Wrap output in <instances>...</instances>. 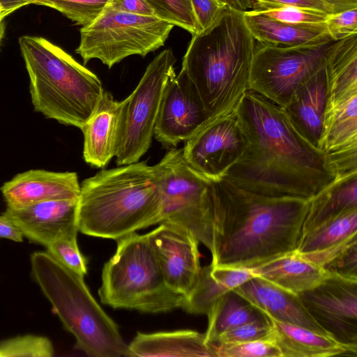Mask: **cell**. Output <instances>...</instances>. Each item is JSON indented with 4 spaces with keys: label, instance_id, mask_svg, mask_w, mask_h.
Here are the masks:
<instances>
[{
    "label": "cell",
    "instance_id": "cell-1",
    "mask_svg": "<svg viewBox=\"0 0 357 357\" xmlns=\"http://www.w3.org/2000/svg\"><path fill=\"white\" fill-rule=\"evenodd\" d=\"M236 110L245 148L222 178L257 194L305 199L337 180L323 152L284 107L248 89Z\"/></svg>",
    "mask_w": 357,
    "mask_h": 357
},
{
    "label": "cell",
    "instance_id": "cell-2",
    "mask_svg": "<svg viewBox=\"0 0 357 357\" xmlns=\"http://www.w3.org/2000/svg\"><path fill=\"white\" fill-rule=\"evenodd\" d=\"M213 266L253 268L296 250L312 199L270 197L210 181Z\"/></svg>",
    "mask_w": 357,
    "mask_h": 357
},
{
    "label": "cell",
    "instance_id": "cell-3",
    "mask_svg": "<svg viewBox=\"0 0 357 357\" xmlns=\"http://www.w3.org/2000/svg\"><path fill=\"white\" fill-rule=\"evenodd\" d=\"M158 175L146 161L102 169L80 184L77 226L84 234L118 241L159 224Z\"/></svg>",
    "mask_w": 357,
    "mask_h": 357
},
{
    "label": "cell",
    "instance_id": "cell-4",
    "mask_svg": "<svg viewBox=\"0 0 357 357\" xmlns=\"http://www.w3.org/2000/svg\"><path fill=\"white\" fill-rule=\"evenodd\" d=\"M255 43L243 12L226 7L208 29L192 35L181 71L208 118L235 108L249 89Z\"/></svg>",
    "mask_w": 357,
    "mask_h": 357
},
{
    "label": "cell",
    "instance_id": "cell-5",
    "mask_svg": "<svg viewBox=\"0 0 357 357\" xmlns=\"http://www.w3.org/2000/svg\"><path fill=\"white\" fill-rule=\"evenodd\" d=\"M19 44L34 110L82 130L105 91L100 79L44 38L24 36Z\"/></svg>",
    "mask_w": 357,
    "mask_h": 357
},
{
    "label": "cell",
    "instance_id": "cell-6",
    "mask_svg": "<svg viewBox=\"0 0 357 357\" xmlns=\"http://www.w3.org/2000/svg\"><path fill=\"white\" fill-rule=\"evenodd\" d=\"M31 275L53 312L76 340L75 348L93 357H131L116 323L84 281L47 251L31 256Z\"/></svg>",
    "mask_w": 357,
    "mask_h": 357
},
{
    "label": "cell",
    "instance_id": "cell-7",
    "mask_svg": "<svg viewBox=\"0 0 357 357\" xmlns=\"http://www.w3.org/2000/svg\"><path fill=\"white\" fill-rule=\"evenodd\" d=\"M98 294L114 308L149 313L183 308L186 298L168 287L146 234L136 232L117 241L115 254L103 266Z\"/></svg>",
    "mask_w": 357,
    "mask_h": 357
},
{
    "label": "cell",
    "instance_id": "cell-8",
    "mask_svg": "<svg viewBox=\"0 0 357 357\" xmlns=\"http://www.w3.org/2000/svg\"><path fill=\"white\" fill-rule=\"evenodd\" d=\"M173 26L155 15L121 12L107 4L94 21L80 29L76 53L84 64L96 59L111 68L126 57L144 56L162 47Z\"/></svg>",
    "mask_w": 357,
    "mask_h": 357
},
{
    "label": "cell",
    "instance_id": "cell-9",
    "mask_svg": "<svg viewBox=\"0 0 357 357\" xmlns=\"http://www.w3.org/2000/svg\"><path fill=\"white\" fill-rule=\"evenodd\" d=\"M153 167L162 197L159 224L168 222L183 227L211 252L213 218L210 181L187 164L183 149L171 148Z\"/></svg>",
    "mask_w": 357,
    "mask_h": 357
},
{
    "label": "cell",
    "instance_id": "cell-10",
    "mask_svg": "<svg viewBox=\"0 0 357 357\" xmlns=\"http://www.w3.org/2000/svg\"><path fill=\"white\" fill-rule=\"evenodd\" d=\"M335 40L327 36L299 45L255 43L249 89L285 108L295 93L325 66Z\"/></svg>",
    "mask_w": 357,
    "mask_h": 357
},
{
    "label": "cell",
    "instance_id": "cell-11",
    "mask_svg": "<svg viewBox=\"0 0 357 357\" xmlns=\"http://www.w3.org/2000/svg\"><path fill=\"white\" fill-rule=\"evenodd\" d=\"M176 59L171 49L158 54L127 97L124 129L115 156L118 166L139 162L149 149L166 84Z\"/></svg>",
    "mask_w": 357,
    "mask_h": 357
},
{
    "label": "cell",
    "instance_id": "cell-12",
    "mask_svg": "<svg viewBox=\"0 0 357 357\" xmlns=\"http://www.w3.org/2000/svg\"><path fill=\"white\" fill-rule=\"evenodd\" d=\"M236 107L208 118L184 142L183 155L187 164L208 181L221 178L245 148Z\"/></svg>",
    "mask_w": 357,
    "mask_h": 357
},
{
    "label": "cell",
    "instance_id": "cell-13",
    "mask_svg": "<svg viewBox=\"0 0 357 357\" xmlns=\"http://www.w3.org/2000/svg\"><path fill=\"white\" fill-rule=\"evenodd\" d=\"M298 296L331 337L357 347V280L328 273L319 284Z\"/></svg>",
    "mask_w": 357,
    "mask_h": 357
},
{
    "label": "cell",
    "instance_id": "cell-14",
    "mask_svg": "<svg viewBox=\"0 0 357 357\" xmlns=\"http://www.w3.org/2000/svg\"><path fill=\"white\" fill-rule=\"evenodd\" d=\"M208 118L194 85L181 70L169 77L161 100L154 137L163 146L176 147L189 139Z\"/></svg>",
    "mask_w": 357,
    "mask_h": 357
},
{
    "label": "cell",
    "instance_id": "cell-15",
    "mask_svg": "<svg viewBox=\"0 0 357 357\" xmlns=\"http://www.w3.org/2000/svg\"><path fill=\"white\" fill-rule=\"evenodd\" d=\"M318 148L337 179L357 176V91L326 101Z\"/></svg>",
    "mask_w": 357,
    "mask_h": 357
},
{
    "label": "cell",
    "instance_id": "cell-16",
    "mask_svg": "<svg viewBox=\"0 0 357 357\" xmlns=\"http://www.w3.org/2000/svg\"><path fill=\"white\" fill-rule=\"evenodd\" d=\"M168 287L185 296L200 272L199 241L186 229L162 222L146 234Z\"/></svg>",
    "mask_w": 357,
    "mask_h": 357
},
{
    "label": "cell",
    "instance_id": "cell-17",
    "mask_svg": "<svg viewBox=\"0 0 357 357\" xmlns=\"http://www.w3.org/2000/svg\"><path fill=\"white\" fill-rule=\"evenodd\" d=\"M77 201L48 200L21 208L6 207L2 215L30 242L47 248L60 236L77 234Z\"/></svg>",
    "mask_w": 357,
    "mask_h": 357
},
{
    "label": "cell",
    "instance_id": "cell-18",
    "mask_svg": "<svg viewBox=\"0 0 357 357\" xmlns=\"http://www.w3.org/2000/svg\"><path fill=\"white\" fill-rule=\"evenodd\" d=\"M127 98L118 101L104 91L83 128V157L90 165L102 168L116 156L123 137Z\"/></svg>",
    "mask_w": 357,
    "mask_h": 357
},
{
    "label": "cell",
    "instance_id": "cell-19",
    "mask_svg": "<svg viewBox=\"0 0 357 357\" xmlns=\"http://www.w3.org/2000/svg\"><path fill=\"white\" fill-rule=\"evenodd\" d=\"M6 207L17 209L56 199H77L80 184L76 172L31 169L17 174L0 188Z\"/></svg>",
    "mask_w": 357,
    "mask_h": 357
},
{
    "label": "cell",
    "instance_id": "cell-20",
    "mask_svg": "<svg viewBox=\"0 0 357 357\" xmlns=\"http://www.w3.org/2000/svg\"><path fill=\"white\" fill-rule=\"evenodd\" d=\"M266 315L330 335L310 314L298 294L255 277L234 290Z\"/></svg>",
    "mask_w": 357,
    "mask_h": 357
},
{
    "label": "cell",
    "instance_id": "cell-21",
    "mask_svg": "<svg viewBox=\"0 0 357 357\" xmlns=\"http://www.w3.org/2000/svg\"><path fill=\"white\" fill-rule=\"evenodd\" d=\"M267 318L272 328V339L282 357H328L357 355V347L338 342L323 334L296 324Z\"/></svg>",
    "mask_w": 357,
    "mask_h": 357
},
{
    "label": "cell",
    "instance_id": "cell-22",
    "mask_svg": "<svg viewBox=\"0 0 357 357\" xmlns=\"http://www.w3.org/2000/svg\"><path fill=\"white\" fill-rule=\"evenodd\" d=\"M128 348L131 357H215L205 334L192 330L138 332Z\"/></svg>",
    "mask_w": 357,
    "mask_h": 357
},
{
    "label": "cell",
    "instance_id": "cell-23",
    "mask_svg": "<svg viewBox=\"0 0 357 357\" xmlns=\"http://www.w3.org/2000/svg\"><path fill=\"white\" fill-rule=\"evenodd\" d=\"M250 269L257 277L295 294L314 287L328 274L296 250Z\"/></svg>",
    "mask_w": 357,
    "mask_h": 357
},
{
    "label": "cell",
    "instance_id": "cell-24",
    "mask_svg": "<svg viewBox=\"0 0 357 357\" xmlns=\"http://www.w3.org/2000/svg\"><path fill=\"white\" fill-rule=\"evenodd\" d=\"M324 68L307 80L284 108L305 137L318 147L326 100Z\"/></svg>",
    "mask_w": 357,
    "mask_h": 357
},
{
    "label": "cell",
    "instance_id": "cell-25",
    "mask_svg": "<svg viewBox=\"0 0 357 357\" xmlns=\"http://www.w3.org/2000/svg\"><path fill=\"white\" fill-rule=\"evenodd\" d=\"M247 27L255 40L281 45H299L319 40L329 34L325 23L292 24L255 10L243 12Z\"/></svg>",
    "mask_w": 357,
    "mask_h": 357
},
{
    "label": "cell",
    "instance_id": "cell-26",
    "mask_svg": "<svg viewBox=\"0 0 357 357\" xmlns=\"http://www.w3.org/2000/svg\"><path fill=\"white\" fill-rule=\"evenodd\" d=\"M326 100L357 91V34L335 41L325 58Z\"/></svg>",
    "mask_w": 357,
    "mask_h": 357
},
{
    "label": "cell",
    "instance_id": "cell-27",
    "mask_svg": "<svg viewBox=\"0 0 357 357\" xmlns=\"http://www.w3.org/2000/svg\"><path fill=\"white\" fill-rule=\"evenodd\" d=\"M354 208H357V176L337 180L311 199L301 235Z\"/></svg>",
    "mask_w": 357,
    "mask_h": 357
},
{
    "label": "cell",
    "instance_id": "cell-28",
    "mask_svg": "<svg viewBox=\"0 0 357 357\" xmlns=\"http://www.w3.org/2000/svg\"><path fill=\"white\" fill-rule=\"evenodd\" d=\"M207 315L208 324L204 333L207 344L214 342L225 331L266 317L265 314L233 290L220 298Z\"/></svg>",
    "mask_w": 357,
    "mask_h": 357
},
{
    "label": "cell",
    "instance_id": "cell-29",
    "mask_svg": "<svg viewBox=\"0 0 357 357\" xmlns=\"http://www.w3.org/2000/svg\"><path fill=\"white\" fill-rule=\"evenodd\" d=\"M357 234V208L326 221L300 236L296 252L307 254L337 244Z\"/></svg>",
    "mask_w": 357,
    "mask_h": 357
},
{
    "label": "cell",
    "instance_id": "cell-30",
    "mask_svg": "<svg viewBox=\"0 0 357 357\" xmlns=\"http://www.w3.org/2000/svg\"><path fill=\"white\" fill-rule=\"evenodd\" d=\"M211 265L201 268L198 278L185 298L183 309L192 314H207L213 305L224 294L231 291L223 283L214 278Z\"/></svg>",
    "mask_w": 357,
    "mask_h": 357
},
{
    "label": "cell",
    "instance_id": "cell-31",
    "mask_svg": "<svg viewBox=\"0 0 357 357\" xmlns=\"http://www.w3.org/2000/svg\"><path fill=\"white\" fill-rule=\"evenodd\" d=\"M155 15L178 26L192 35L199 33L190 0H144Z\"/></svg>",
    "mask_w": 357,
    "mask_h": 357
},
{
    "label": "cell",
    "instance_id": "cell-32",
    "mask_svg": "<svg viewBox=\"0 0 357 357\" xmlns=\"http://www.w3.org/2000/svg\"><path fill=\"white\" fill-rule=\"evenodd\" d=\"M252 10L261 13L274 20L292 24L325 23L328 14L312 9L297 6L269 3L257 1Z\"/></svg>",
    "mask_w": 357,
    "mask_h": 357
},
{
    "label": "cell",
    "instance_id": "cell-33",
    "mask_svg": "<svg viewBox=\"0 0 357 357\" xmlns=\"http://www.w3.org/2000/svg\"><path fill=\"white\" fill-rule=\"evenodd\" d=\"M109 0H37L35 4L53 8L76 24L86 26L94 21Z\"/></svg>",
    "mask_w": 357,
    "mask_h": 357
},
{
    "label": "cell",
    "instance_id": "cell-34",
    "mask_svg": "<svg viewBox=\"0 0 357 357\" xmlns=\"http://www.w3.org/2000/svg\"><path fill=\"white\" fill-rule=\"evenodd\" d=\"M54 348L44 336L25 335L0 340V357H51Z\"/></svg>",
    "mask_w": 357,
    "mask_h": 357
},
{
    "label": "cell",
    "instance_id": "cell-35",
    "mask_svg": "<svg viewBox=\"0 0 357 357\" xmlns=\"http://www.w3.org/2000/svg\"><path fill=\"white\" fill-rule=\"evenodd\" d=\"M321 267L328 273L357 280V236L331 250Z\"/></svg>",
    "mask_w": 357,
    "mask_h": 357
},
{
    "label": "cell",
    "instance_id": "cell-36",
    "mask_svg": "<svg viewBox=\"0 0 357 357\" xmlns=\"http://www.w3.org/2000/svg\"><path fill=\"white\" fill-rule=\"evenodd\" d=\"M215 357H282L273 340L243 342H213L208 344Z\"/></svg>",
    "mask_w": 357,
    "mask_h": 357
},
{
    "label": "cell",
    "instance_id": "cell-37",
    "mask_svg": "<svg viewBox=\"0 0 357 357\" xmlns=\"http://www.w3.org/2000/svg\"><path fill=\"white\" fill-rule=\"evenodd\" d=\"M46 248L49 254L72 271L82 276L87 273V260L79 250L77 234L60 236Z\"/></svg>",
    "mask_w": 357,
    "mask_h": 357
},
{
    "label": "cell",
    "instance_id": "cell-38",
    "mask_svg": "<svg viewBox=\"0 0 357 357\" xmlns=\"http://www.w3.org/2000/svg\"><path fill=\"white\" fill-rule=\"evenodd\" d=\"M272 337V328L266 317L265 319L247 323L225 331L214 342L234 343L273 340Z\"/></svg>",
    "mask_w": 357,
    "mask_h": 357
},
{
    "label": "cell",
    "instance_id": "cell-39",
    "mask_svg": "<svg viewBox=\"0 0 357 357\" xmlns=\"http://www.w3.org/2000/svg\"><path fill=\"white\" fill-rule=\"evenodd\" d=\"M325 24L330 37L335 41L357 34V8L328 14Z\"/></svg>",
    "mask_w": 357,
    "mask_h": 357
},
{
    "label": "cell",
    "instance_id": "cell-40",
    "mask_svg": "<svg viewBox=\"0 0 357 357\" xmlns=\"http://www.w3.org/2000/svg\"><path fill=\"white\" fill-rule=\"evenodd\" d=\"M190 2L199 33L208 29L225 8L218 0H190Z\"/></svg>",
    "mask_w": 357,
    "mask_h": 357
},
{
    "label": "cell",
    "instance_id": "cell-41",
    "mask_svg": "<svg viewBox=\"0 0 357 357\" xmlns=\"http://www.w3.org/2000/svg\"><path fill=\"white\" fill-rule=\"evenodd\" d=\"M107 5L121 12L139 15H155L153 9L144 0H109Z\"/></svg>",
    "mask_w": 357,
    "mask_h": 357
},
{
    "label": "cell",
    "instance_id": "cell-42",
    "mask_svg": "<svg viewBox=\"0 0 357 357\" xmlns=\"http://www.w3.org/2000/svg\"><path fill=\"white\" fill-rule=\"evenodd\" d=\"M259 1L280 4L285 6H297L304 8L317 10L327 14L333 13L332 10L320 0H257Z\"/></svg>",
    "mask_w": 357,
    "mask_h": 357
},
{
    "label": "cell",
    "instance_id": "cell-43",
    "mask_svg": "<svg viewBox=\"0 0 357 357\" xmlns=\"http://www.w3.org/2000/svg\"><path fill=\"white\" fill-rule=\"evenodd\" d=\"M24 236L20 230L3 215H0V238L22 242Z\"/></svg>",
    "mask_w": 357,
    "mask_h": 357
},
{
    "label": "cell",
    "instance_id": "cell-44",
    "mask_svg": "<svg viewBox=\"0 0 357 357\" xmlns=\"http://www.w3.org/2000/svg\"><path fill=\"white\" fill-rule=\"evenodd\" d=\"M37 0H0V11L3 17L18 9L29 4H35Z\"/></svg>",
    "mask_w": 357,
    "mask_h": 357
},
{
    "label": "cell",
    "instance_id": "cell-45",
    "mask_svg": "<svg viewBox=\"0 0 357 357\" xmlns=\"http://www.w3.org/2000/svg\"><path fill=\"white\" fill-rule=\"evenodd\" d=\"M226 8L245 12L252 9L257 0H218Z\"/></svg>",
    "mask_w": 357,
    "mask_h": 357
},
{
    "label": "cell",
    "instance_id": "cell-46",
    "mask_svg": "<svg viewBox=\"0 0 357 357\" xmlns=\"http://www.w3.org/2000/svg\"><path fill=\"white\" fill-rule=\"evenodd\" d=\"M334 13L357 8V0H320Z\"/></svg>",
    "mask_w": 357,
    "mask_h": 357
},
{
    "label": "cell",
    "instance_id": "cell-47",
    "mask_svg": "<svg viewBox=\"0 0 357 357\" xmlns=\"http://www.w3.org/2000/svg\"><path fill=\"white\" fill-rule=\"evenodd\" d=\"M3 19L2 17H0V43L1 41V39L4 35V31H5V24L3 21Z\"/></svg>",
    "mask_w": 357,
    "mask_h": 357
},
{
    "label": "cell",
    "instance_id": "cell-48",
    "mask_svg": "<svg viewBox=\"0 0 357 357\" xmlns=\"http://www.w3.org/2000/svg\"><path fill=\"white\" fill-rule=\"evenodd\" d=\"M0 17L4 18V17L2 16L1 11H0Z\"/></svg>",
    "mask_w": 357,
    "mask_h": 357
}]
</instances>
